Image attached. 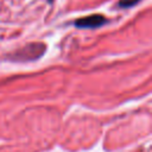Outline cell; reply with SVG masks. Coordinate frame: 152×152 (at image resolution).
Wrapping results in <instances>:
<instances>
[{
	"label": "cell",
	"instance_id": "obj_2",
	"mask_svg": "<svg viewBox=\"0 0 152 152\" xmlns=\"http://www.w3.org/2000/svg\"><path fill=\"white\" fill-rule=\"evenodd\" d=\"M106 21V19L102 15H89L86 18H81L76 21V25L78 27H97L101 26L103 23Z\"/></svg>",
	"mask_w": 152,
	"mask_h": 152
},
{
	"label": "cell",
	"instance_id": "obj_3",
	"mask_svg": "<svg viewBox=\"0 0 152 152\" xmlns=\"http://www.w3.org/2000/svg\"><path fill=\"white\" fill-rule=\"evenodd\" d=\"M139 0H121L120 2H119V5L121 6V7H128V6H132V5H134V4H137Z\"/></svg>",
	"mask_w": 152,
	"mask_h": 152
},
{
	"label": "cell",
	"instance_id": "obj_1",
	"mask_svg": "<svg viewBox=\"0 0 152 152\" xmlns=\"http://www.w3.org/2000/svg\"><path fill=\"white\" fill-rule=\"evenodd\" d=\"M50 0H0V7H27V6H36L48 4Z\"/></svg>",
	"mask_w": 152,
	"mask_h": 152
}]
</instances>
